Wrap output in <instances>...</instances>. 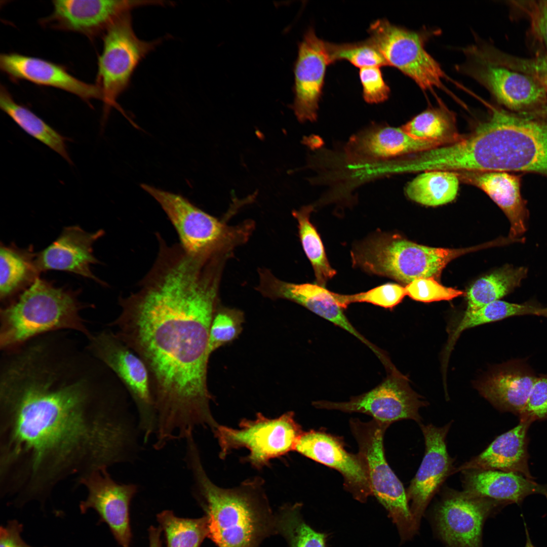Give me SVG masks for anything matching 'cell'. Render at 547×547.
<instances>
[{
    "instance_id": "obj_15",
    "label": "cell",
    "mask_w": 547,
    "mask_h": 547,
    "mask_svg": "<svg viewBox=\"0 0 547 547\" xmlns=\"http://www.w3.org/2000/svg\"><path fill=\"white\" fill-rule=\"evenodd\" d=\"M79 485L84 486L88 491L87 498L79 504L81 513L85 514L90 509L95 511L99 522L107 525L118 543L122 547H130V505L137 492V486L118 483L107 469L90 474Z\"/></svg>"
},
{
    "instance_id": "obj_21",
    "label": "cell",
    "mask_w": 547,
    "mask_h": 547,
    "mask_svg": "<svg viewBox=\"0 0 547 547\" xmlns=\"http://www.w3.org/2000/svg\"><path fill=\"white\" fill-rule=\"evenodd\" d=\"M0 68L13 81L24 80L62 90L88 103L92 99L102 100L96 84L82 81L62 66L42 58L16 53H4L0 56Z\"/></svg>"
},
{
    "instance_id": "obj_17",
    "label": "cell",
    "mask_w": 547,
    "mask_h": 547,
    "mask_svg": "<svg viewBox=\"0 0 547 547\" xmlns=\"http://www.w3.org/2000/svg\"><path fill=\"white\" fill-rule=\"evenodd\" d=\"M295 450L313 460L338 471L343 486L355 499L365 502L372 495L366 464L359 454L348 452L340 439L321 431L303 432Z\"/></svg>"
},
{
    "instance_id": "obj_39",
    "label": "cell",
    "mask_w": 547,
    "mask_h": 547,
    "mask_svg": "<svg viewBox=\"0 0 547 547\" xmlns=\"http://www.w3.org/2000/svg\"><path fill=\"white\" fill-rule=\"evenodd\" d=\"M242 316L235 309L216 310L212 320L209 337L208 355L234 340L241 330Z\"/></svg>"
},
{
    "instance_id": "obj_25",
    "label": "cell",
    "mask_w": 547,
    "mask_h": 547,
    "mask_svg": "<svg viewBox=\"0 0 547 547\" xmlns=\"http://www.w3.org/2000/svg\"><path fill=\"white\" fill-rule=\"evenodd\" d=\"M532 422L520 419L512 429L498 436L481 453L466 462L456 472L498 470L521 474L532 479L528 467L527 431Z\"/></svg>"
},
{
    "instance_id": "obj_38",
    "label": "cell",
    "mask_w": 547,
    "mask_h": 547,
    "mask_svg": "<svg viewBox=\"0 0 547 547\" xmlns=\"http://www.w3.org/2000/svg\"><path fill=\"white\" fill-rule=\"evenodd\" d=\"M333 296L342 309L355 302H367L387 309H393L406 295L405 287L394 283H386L367 292L352 295L333 292Z\"/></svg>"
},
{
    "instance_id": "obj_16",
    "label": "cell",
    "mask_w": 547,
    "mask_h": 547,
    "mask_svg": "<svg viewBox=\"0 0 547 547\" xmlns=\"http://www.w3.org/2000/svg\"><path fill=\"white\" fill-rule=\"evenodd\" d=\"M331 64L327 42L309 28L298 45L294 68L295 96L291 107L299 122L316 120L326 69Z\"/></svg>"
},
{
    "instance_id": "obj_8",
    "label": "cell",
    "mask_w": 547,
    "mask_h": 547,
    "mask_svg": "<svg viewBox=\"0 0 547 547\" xmlns=\"http://www.w3.org/2000/svg\"><path fill=\"white\" fill-rule=\"evenodd\" d=\"M213 432L220 448L221 458L233 449L246 448L249 454L244 459L257 468L267 465L271 459L295 450L303 432L292 412L276 418L259 413L254 419H243L238 428L218 424Z\"/></svg>"
},
{
    "instance_id": "obj_29",
    "label": "cell",
    "mask_w": 547,
    "mask_h": 547,
    "mask_svg": "<svg viewBox=\"0 0 547 547\" xmlns=\"http://www.w3.org/2000/svg\"><path fill=\"white\" fill-rule=\"evenodd\" d=\"M0 107L25 133L61 156L69 164L72 162L64 137L29 108L16 102L6 88L1 85Z\"/></svg>"
},
{
    "instance_id": "obj_48",
    "label": "cell",
    "mask_w": 547,
    "mask_h": 547,
    "mask_svg": "<svg viewBox=\"0 0 547 547\" xmlns=\"http://www.w3.org/2000/svg\"><path fill=\"white\" fill-rule=\"evenodd\" d=\"M534 116H547V107L544 106L539 109L535 110L533 112Z\"/></svg>"
},
{
    "instance_id": "obj_11",
    "label": "cell",
    "mask_w": 547,
    "mask_h": 547,
    "mask_svg": "<svg viewBox=\"0 0 547 547\" xmlns=\"http://www.w3.org/2000/svg\"><path fill=\"white\" fill-rule=\"evenodd\" d=\"M464 53L465 60L458 70L484 86L501 104L519 110L546 101L547 90L542 85L498 62L489 45L479 42L464 49Z\"/></svg>"
},
{
    "instance_id": "obj_30",
    "label": "cell",
    "mask_w": 547,
    "mask_h": 547,
    "mask_svg": "<svg viewBox=\"0 0 547 547\" xmlns=\"http://www.w3.org/2000/svg\"><path fill=\"white\" fill-rule=\"evenodd\" d=\"M527 273L526 267L506 265L478 279L467 292L465 312L476 311L511 293L520 286Z\"/></svg>"
},
{
    "instance_id": "obj_2",
    "label": "cell",
    "mask_w": 547,
    "mask_h": 547,
    "mask_svg": "<svg viewBox=\"0 0 547 547\" xmlns=\"http://www.w3.org/2000/svg\"><path fill=\"white\" fill-rule=\"evenodd\" d=\"M219 277L185 254L160 256L138 290L119 299L121 314L109 325L147 369L163 435L215 422L207 374Z\"/></svg>"
},
{
    "instance_id": "obj_4",
    "label": "cell",
    "mask_w": 547,
    "mask_h": 547,
    "mask_svg": "<svg viewBox=\"0 0 547 547\" xmlns=\"http://www.w3.org/2000/svg\"><path fill=\"white\" fill-rule=\"evenodd\" d=\"M78 291L37 278L0 311V348L6 350L40 335L71 331L89 337L92 333L80 312L86 305Z\"/></svg>"
},
{
    "instance_id": "obj_50",
    "label": "cell",
    "mask_w": 547,
    "mask_h": 547,
    "mask_svg": "<svg viewBox=\"0 0 547 547\" xmlns=\"http://www.w3.org/2000/svg\"><path fill=\"white\" fill-rule=\"evenodd\" d=\"M541 316L547 318V307L542 308Z\"/></svg>"
},
{
    "instance_id": "obj_10",
    "label": "cell",
    "mask_w": 547,
    "mask_h": 547,
    "mask_svg": "<svg viewBox=\"0 0 547 547\" xmlns=\"http://www.w3.org/2000/svg\"><path fill=\"white\" fill-rule=\"evenodd\" d=\"M90 351L116 376L137 408L144 441L155 432L156 413L147 369L140 358L119 339L104 330L86 338Z\"/></svg>"
},
{
    "instance_id": "obj_41",
    "label": "cell",
    "mask_w": 547,
    "mask_h": 547,
    "mask_svg": "<svg viewBox=\"0 0 547 547\" xmlns=\"http://www.w3.org/2000/svg\"><path fill=\"white\" fill-rule=\"evenodd\" d=\"M493 56L503 65L532 77L547 90V56L520 58L506 54L496 49L494 50Z\"/></svg>"
},
{
    "instance_id": "obj_46",
    "label": "cell",
    "mask_w": 547,
    "mask_h": 547,
    "mask_svg": "<svg viewBox=\"0 0 547 547\" xmlns=\"http://www.w3.org/2000/svg\"><path fill=\"white\" fill-rule=\"evenodd\" d=\"M162 530L161 527H155L150 526L148 529L149 532V547H162L161 539V534Z\"/></svg>"
},
{
    "instance_id": "obj_13",
    "label": "cell",
    "mask_w": 547,
    "mask_h": 547,
    "mask_svg": "<svg viewBox=\"0 0 547 547\" xmlns=\"http://www.w3.org/2000/svg\"><path fill=\"white\" fill-rule=\"evenodd\" d=\"M507 504L465 491L449 492L435 511L436 530L447 547H482L485 520Z\"/></svg>"
},
{
    "instance_id": "obj_5",
    "label": "cell",
    "mask_w": 547,
    "mask_h": 547,
    "mask_svg": "<svg viewBox=\"0 0 547 547\" xmlns=\"http://www.w3.org/2000/svg\"><path fill=\"white\" fill-rule=\"evenodd\" d=\"M141 186L160 205L175 228L182 248L192 257L203 261L219 258L246 242L251 233L252 223L230 226L181 195L146 184Z\"/></svg>"
},
{
    "instance_id": "obj_1",
    "label": "cell",
    "mask_w": 547,
    "mask_h": 547,
    "mask_svg": "<svg viewBox=\"0 0 547 547\" xmlns=\"http://www.w3.org/2000/svg\"><path fill=\"white\" fill-rule=\"evenodd\" d=\"M120 381L81 343L38 342L0 365V493L43 503L60 483L129 461Z\"/></svg>"
},
{
    "instance_id": "obj_43",
    "label": "cell",
    "mask_w": 547,
    "mask_h": 547,
    "mask_svg": "<svg viewBox=\"0 0 547 547\" xmlns=\"http://www.w3.org/2000/svg\"><path fill=\"white\" fill-rule=\"evenodd\" d=\"M520 419H547V374L537 377Z\"/></svg>"
},
{
    "instance_id": "obj_18",
    "label": "cell",
    "mask_w": 547,
    "mask_h": 547,
    "mask_svg": "<svg viewBox=\"0 0 547 547\" xmlns=\"http://www.w3.org/2000/svg\"><path fill=\"white\" fill-rule=\"evenodd\" d=\"M258 290L263 295L296 302L336 326L346 330L366 345L379 359L384 353L361 335L344 315L331 292L317 284H294L283 281L267 269L259 271Z\"/></svg>"
},
{
    "instance_id": "obj_14",
    "label": "cell",
    "mask_w": 547,
    "mask_h": 547,
    "mask_svg": "<svg viewBox=\"0 0 547 547\" xmlns=\"http://www.w3.org/2000/svg\"><path fill=\"white\" fill-rule=\"evenodd\" d=\"M164 1L55 0L51 14L43 24L53 28L94 37L131 10L143 6H165Z\"/></svg>"
},
{
    "instance_id": "obj_24",
    "label": "cell",
    "mask_w": 547,
    "mask_h": 547,
    "mask_svg": "<svg viewBox=\"0 0 547 547\" xmlns=\"http://www.w3.org/2000/svg\"><path fill=\"white\" fill-rule=\"evenodd\" d=\"M536 378L526 364L515 360L494 370L477 389L498 409L519 416Z\"/></svg>"
},
{
    "instance_id": "obj_28",
    "label": "cell",
    "mask_w": 547,
    "mask_h": 547,
    "mask_svg": "<svg viewBox=\"0 0 547 547\" xmlns=\"http://www.w3.org/2000/svg\"><path fill=\"white\" fill-rule=\"evenodd\" d=\"M36 253L32 247L20 248L1 244L0 249V299L9 303L38 278Z\"/></svg>"
},
{
    "instance_id": "obj_49",
    "label": "cell",
    "mask_w": 547,
    "mask_h": 547,
    "mask_svg": "<svg viewBox=\"0 0 547 547\" xmlns=\"http://www.w3.org/2000/svg\"><path fill=\"white\" fill-rule=\"evenodd\" d=\"M179 246V247H181V248H182V247H181V246H180V245L179 244H175V245H171V246H170V245H168V244H167V243H166L165 242H164L161 243H160V244H159V249H161V248H162V247H165V246ZM184 252H185V251H184ZM185 253H186V252H185ZM195 259H196V258H195ZM199 261H200V260H199ZM201 262H203V263H205V264H210V265H212V266H213L215 267L216 268H217V269H219V270H220V267H219V266H218V265H216V264H214V263H205V262H203V261H201Z\"/></svg>"
},
{
    "instance_id": "obj_32",
    "label": "cell",
    "mask_w": 547,
    "mask_h": 547,
    "mask_svg": "<svg viewBox=\"0 0 547 547\" xmlns=\"http://www.w3.org/2000/svg\"><path fill=\"white\" fill-rule=\"evenodd\" d=\"M542 308L538 304L532 301L518 304L498 300L484 306L476 311L465 312L458 325L449 336L444 352L443 365L447 366L451 351L464 330L513 316L528 315L540 316Z\"/></svg>"
},
{
    "instance_id": "obj_22",
    "label": "cell",
    "mask_w": 547,
    "mask_h": 547,
    "mask_svg": "<svg viewBox=\"0 0 547 547\" xmlns=\"http://www.w3.org/2000/svg\"><path fill=\"white\" fill-rule=\"evenodd\" d=\"M103 234L101 229L89 232L77 225L65 227L54 242L36 253L35 261L39 271H65L103 284L91 267L98 263L93 254V244Z\"/></svg>"
},
{
    "instance_id": "obj_26",
    "label": "cell",
    "mask_w": 547,
    "mask_h": 547,
    "mask_svg": "<svg viewBox=\"0 0 547 547\" xmlns=\"http://www.w3.org/2000/svg\"><path fill=\"white\" fill-rule=\"evenodd\" d=\"M463 472L464 491L476 496L518 505L531 494H541L547 498V485L521 474L498 470Z\"/></svg>"
},
{
    "instance_id": "obj_7",
    "label": "cell",
    "mask_w": 547,
    "mask_h": 547,
    "mask_svg": "<svg viewBox=\"0 0 547 547\" xmlns=\"http://www.w3.org/2000/svg\"><path fill=\"white\" fill-rule=\"evenodd\" d=\"M163 40L164 37L150 41L139 38L134 30L130 13L120 18L104 34L103 49L98 61L96 83L104 103L103 121L113 107L135 125L118 103L117 100L128 88L140 62Z\"/></svg>"
},
{
    "instance_id": "obj_44",
    "label": "cell",
    "mask_w": 547,
    "mask_h": 547,
    "mask_svg": "<svg viewBox=\"0 0 547 547\" xmlns=\"http://www.w3.org/2000/svg\"><path fill=\"white\" fill-rule=\"evenodd\" d=\"M526 11L530 17L533 32L547 46V1L529 2Z\"/></svg>"
},
{
    "instance_id": "obj_45",
    "label": "cell",
    "mask_w": 547,
    "mask_h": 547,
    "mask_svg": "<svg viewBox=\"0 0 547 547\" xmlns=\"http://www.w3.org/2000/svg\"><path fill=\"white\" fill-rule=\"evenodd\" d=\"M22 531L23 525L16 520H10L6 526H1L0 547H34L22 539L21 536Z\"/></svg>"
},
{
    "instance_id": "obj_35",
    "label": "cell",
    "mask_w": 547,
    "mask_h": 547,
    "mask_svg": "<svg viewBox=\"0 0 547 547\" xmlns=\"http://www.w3.org/2000/svg\"><path fill=\"white\" fill-rule=\"evenodd\" d=\"M312 210V206H304L299 210L293 211L292 215L297 220L300 241L314 268L317 284L324 287L336 271L330 266L320 236L310 221L309 216Z\"/></svg>"
},
{
    "instance_id": "obj_47",
    "label": "cell",
    "mask_w": 547,
    "mask_h": 547,
    "mask_svg": "<svg viewBox=\"0 0 547 547\" xmlns=\"http://www.w3.org/2000/svg\"><path fill=\"white\" fill-rule=\"evenodd\" d=\"M524 524L525 533H526V544H525V547H535L533 545V544L532 543V541H531V540L530 539L529 534V532H528V528L527 527V525H526L525 522H524Z\"/></svg>"
},
{
    "instance_id": "obj_37",
    "label": "cell",
    "mask_w": 547,
    "mask_h": 547,
    "mask_svg": "<svg viewBox=\"0 0 547 547\" xmlns=\"http://www.w3.org/2000/svg\"><path fill=\"white\" fill-rule=\"evenodd\" d=\"M327 45L331 63L344 60L360 69L387 66L382 54L369 38L355 43L327 42Z\"/></svg>"
},
{
    "instance_id": "obj_20",
    "label": "cell",
    "mask_w": 547,
    "mask_h": 547,
    "mask_svg": "<svg viewBox=\"0 0 547 547\" xmlns=\"http://www.w3.org/2000/svg\"><path fill=\"white\" fill-rule=\"evenodd\" d=\"M441 142L414 138L401 128L375 126L354 135L344 147L352 163L387 160L436 148Z\"/></svg>"
},
{
    "instance_id": "obj_19",
    "label": "cell",
    "mask_w": 547,
    "mask_h": 547,
    "mask_svg": "<svg viewBox=\"0 0 547 547\" xmlns=\"http://www.w3.org/2000/svg\"><path fill=\"white\" fill-rule=\"evenodd\" d=\"M451 423L437 427L421 424L425 453L421 464L406 491L410 510L419 526L433 496L451 471L452 460L447 449L446 438Z\"/></svg>"
},
{
    "instance_id": "obj_27",
    "label": "cell",
    "mask_w": 547,
    "mask_h": 547,
    "mask_svg": "<svg viewBox=\"0 0 547 547\" xmlns=\"http://www.w3.org/2000/svg\"><path fill=\"white\" fill-rule=\"evenodd\" d=\"M400 261L394 280L408 284L419 278H438L452 260L481 247L464 249L433 248L399 239Z\"/></svg>"
},
{
    "instance_id": "obj_34",
    "label": "cell",
    "mask_w": 547,
    "mask_h": 547,
    "mask_svg": "<svg viewBox=\"0 0 547 547\" xmlns=\"http://www.w3.org/2000/svg\"><path fill=\"white\" fill-rule=\"evenodd\" d=\"M302 504H287L276 515L277 534L282 535L289 547H326L327 534L312 528L303 519Z\"/></svg>"
},
{
    "instance_id": "obj_36",
    "label": "cell",
    "mask_w": 547,
    "mask_h": 547,
    "mask_svg": "<svg viewBox=\"0 0 547 547\" xmlns=\"http://www.w3.org/2000/svg\"><path fill=\"white\" fill-rule=\"evenodd\" d=\"M157 520L164 532L167 547H200L208 535L206 515L197 519L182 518L166 510L157 515Z\"/></svg>"
},
{
    "instance_id": "obj_40",
    "label": "cell",
    "mask_w": 547,
    "mask_h": 547,
    "mask_svg": "<svg viewBox=\"0 0 547 547\" xmlns=\"http://www.w3.org/2000/svg\"><path fill=\"white\" fill-rule=\"evenodd\" d=\"M405 289L407 295L423 302L450 300L464 293L462 291L445 287L433 278L415 279L407 284Z\"/></svg>"
},
{
    "instance_id": "obj_31",
    "label": "cell",
    "mask_w": 547,
    "mask_h": 547,
    "mask_svg": "<svg viewBox=\"0 0 547 547\" xmlns=\"http://www.w3.org/2000/svg\"><path fill=\"white\" fill-rule=\"evenodd\" d=\"M459 179L455 172L425 171L407 185L405 194L412 201L423 205H444L455 198L458 190Z\"/></svg>"
},
{
    "instance_id": "obj_3",
    "label": "cell",
    "mask_w": 547,
    "mask_h": 547,
    "mask_svg": "<svg viewBox=\"0 0 547 547\" xmlns=\"http://www.w3.org/2000/svg\"><path fill=\"white\" fill-rule=\"evenodd\" d=\"M185 460L208 518V537L218 547H259L277 534L274 515L260 478L231 489L219 487L209 478L193 439L186 442Z\"/></svg>"
},
{
    "instance_id": "obj_33",
    "label": "cell",
    "mask_w": 547,
    "mask_h": 547,
    "mask_svg": "<svg viewBox=\"0 0 547 547\" xmlns=\"http://www.w3.org/2000/svg\"><path fill=\"white\" fill-rule=\"evenodd\" d=\"M401 129L418 139L435 141L444 145L453 143L463 135L457 132L454 114L442 103L416 115Z\"/></svg>"
},
{
    "instance_id": "obj_9",
    "label": "cell",
    "mask_w": 547,
    "mask_h": 547,
    "mask_svg": "<svg viewBox=\"0 0 547 547\" xmlns=\"http://www.w3.org/2000/svg\"><path fill=\"white\" fill-rule=\"evenodd\" d=\"M369 40L376 47L387 65L411 78L424 91L444 87L445 72L426 51V36L378 19L368 29Z\"/></svg>"
},
{
    "instance_id": "obj_6",
    "label": "cell",
    "mask_w": 547,
    "mask_h": 547,
    "mask_svg": "<svg viewBox=\"0 0 547 547\" xmlns=\"http://www.w3.org/2000/svg\"><path fill=\"white\" fill-rule=\"evenodd\" d=\"M389 425L374 419L367 422L358 418L349 420L358 453L366 465L372 494L386 509L404 541L412 538L419 526L411 512L406 491L385 456L383 437Z\"/></svg>"
},
{
    "instance_id": "obj_23",
    "label": "cell",
    "mask_w": 547,
    "mask_h": 547,
    "mask_svg": "<svg viewBox=\"0 0 547 547\" xmlns=\"http://www.w3.org/2000/svg\"><path fill=\"white\" fill-rule=\"evenodd\" d=\"M483 190L503 211L510 222L509 238L523 242L520 238L527 229L528 211L520 193L519 177L506 172H456Z\"/></svg>"
},
{
    "instance_id": "obj_42",
    "label": "cell",
    "mask_w": 547,
    "mask_h": 547,
    "mask_svg": "<svg viewBox=\"0 0 547 547\" xmlns=\"http://www.w3.org/2000/svg\"><path fill=\"white\" fill-rule=\"evenodd\" d=\"M359 77L363 88V97L368 103H379L386 100L390 88L385 82L379 67L360 69Z\"/></svg>"
},
{
    "instance_id": "obj_12",
    "label": "cell",
    "mask_w": 547,
    "mask_h": 547,
    "mask_svg": "<svg viewBox=\"0 0 547 547\" xmlns=\"http://www.w3.org/2000/svg\"><path fill=\"white\" fill-rule=\"evenodd\" d=\"M312 405L318 409L368 414L377 421L390 425L406 419L420 422L419 409L426 404L410 387L407 378L395 367L388 371L380 384L348 401H318Z\"/></svg>"
}]
</instances>
